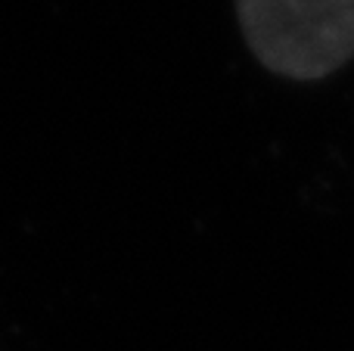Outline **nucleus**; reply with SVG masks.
Listing matches in <instances>:
<instances>
[{"label":"nucleus","mask_w":354,"mask_h":351,"mask_svg":"<svg viewBox=\"0 0 354 351\" xmlns=\"http://www.w3.org/2000/svg\"><path fill=\"white\" fill-rule=\"evenodd\" d=\"M249 50L264 68L317 81L354 56V0H236Z\"/></svg>","instance_id":"f257e3e1"}]
</instances>
